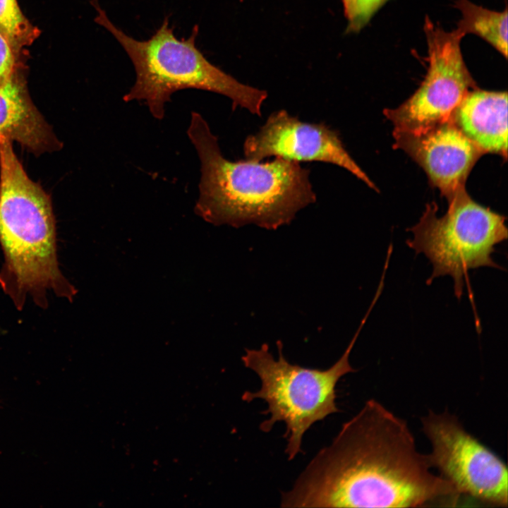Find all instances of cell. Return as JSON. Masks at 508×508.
Returning a JSON list of instances; mask_svg holds the SVG:
<instances>
[{
	"mask_svg": "<svg viewBox=\"0 0 508 508\" xmlns=\"http://www.w3.org/2000/svg\"><path fill=\"white\" fill-rule=\"evenodd\" d=\"M0 34L14 54L24 58V51L38 38L40 30L25 17L17 0H0Z\"/></svg>",
	"mask_w": 508,
	"mask_h": 508,
	"instance_id": "cell-14",
	"label": "cell"
},
{
	"mask_svg": "<svg viewBox=\"0 0 508 508\" xmlns=\"http://www.w3.org/2000/svg\"><path fill=\"white\" fill-rule=\"evenodd\" d=\"M243 150L245 159L253 161L274 157L335 164L378 190L346 150L337 131L323 123L301 121L284 109L270 114L260 130L246 138Z\"/></svg>",
	"mask_w": 508,
	"mask_h": 508,
	"instance_id": "cell-9",
	"label": "cell"
},
{
	"mask_svg": "<svg viewBox=\"0 0 508 508\" xmlns=\"http://www.w3.org/2000/svg\"><path fill=\"white\" fill-rule=\"evenodd\" d=\"M461 18L455 30L462 37L474 34L485 40L504 58L507 57V9L495 11L468 0H456Z\"/></svg>",
	"mask_w": 508,
	"mask_h": 508,
	"instance_id": "cell-13",
	"label": "cell"
},
{
	"mask_svg": "<svg viewBox=\"0 0 508 508\" xmlns=\"http://www.w3.org/2000/svg\"><path fill=\"white\" fill-rule=\"evenodd\" d=\"M371 310L369 307L339 359L325 370L291 364L284 356L280 340L277 341V360L267 344L257 349H246L241 358L243 363L258 375L261 386L256 392H244L242 399L250 402L260 399L267 403V409L261 413L270 416L260 423V430L268 433L276 423H285V453L289 460L302 452L303 437L314 423L339 411L336 404V386L341 377L356 371L349 357Z\"/></svg>",
	"mask_w": 508,
	"mask_h": 508,
	"instance_id": "cell-5",
	"label": "cell"
},
{
	"mask_svg": "<svg viewBox=\"0 0 508 508\" xmlns=\"http://www.w3.org/2000/svg\"><path fill=\"white\" fill-rule=\"evenodd\" d=\"M454 123L483 154L507 157V92L476 88L454 111Z\"/></svg>",
	"mask_w": 508,
	"mask_h": 508,
	"instance_id": "cell-11",
	"label": "cell"
},
{
	"mask_svg": "<svg viewBox=\"0 0 508 508\" xmlns=\"http://www.w3.org/2000/svg\"><path fill=\"white\" fill-rule=\"evenodd\" d=\"M23 58L18 57L6 39L0 34V85L6 83L23 64Z\"/></svg>",
	"mask_w": 508,
	"mask_h": 508,
	"instance_id": "cell-16",
	"label": "cell"
},
{
	"mask_svg": "<svg viewBox=\"0 0 508 508\" xmlns=\"http://www.w3.org/2000/svg\"><path fill=\"white\" fill-rule=\"evenodd\" d=\"M407 422L367 400L288 491L283 507H417L460 496L430 471Z\"/></svg>",
	"mask_w": 508,
	"mask_h": 508,
	"instance_id": "cell-1",
	"label": "cell"
},
{
	"mask_svg": "<svg viewBox=\"0 0 508 508\" xmlns=\"http://www.w3.org/2000/svg\"><path fill=\"white\" fill-rule=\"evenodd\" d=\"M341 1L344 8V16L349 20V23H350L354 17L356 0H341Z\"/></svg>",
	"mask_w": 508,
	"mask_h": 508,
	"instance_id": "cell-17",
	"label": "cell"
},
{
	"mask_svg": "<svg viewBox=\"0 0 508 508\" xmlns=\"http://www.w3.org/2000/svg\"><path fill=\"white\" fill-rule=\"evenodd\" d=\"M0 285L17 308L28 298L46 308L50 293L73 300L77 291L58 263L50 198L28 176L5 138L0 143Z\"/></svg>",
	"mask_w": 508,
	"mask_h": 508,
	"instance_id": "cell-3",
	"label": "cell"
},
{
	"mask_svg": "<svg viewBox=\"0 0 508 508\" xmlns=\"http://www.w3.org/2000/svg\"><path fill=\"white\" fill-rule=\"evenodd\" d=\"M428 68L417 90L384 114L394 131L418 133L451 119L465 95L478 88L461 54L463 38L455 30L447 32L426 17L424 23Z\"/></svg>",
	"mask_w": 508,
	"mask_h": 508,
	"instance_id": "cell-8",
	"label": "cell"
},
{
	"mask_svg": "<svg viewBox=\"0 0 508 508\" xmlns=\"http://www.w3.org/2000/svg\"><path fill=\"white\" fill-rule=\"evenodd\" d=\"M388 0H356V10L353 20L349 23V32H358L362 29L373 15Z\"/></svg>",
	"mask_w": 508,
	"mask_h": 508,
	"instance_id": "cell-15",
	"label": "cell"
},
{
	"mask_svg": "<svg viewBox=\"0 0 508 508\" xmlns=\"http://www.w3.org/2000/svg\"><path fill=\"white\" fill-rule=\"evenodd\" d=\"M448 209L439 217L435 202L428 204L419 222L409 230L413 238L407 246L423 253L433 265L427 280L449 276L454 294L460 299L468 272L482 267L502 270L492 258L495 246L506 241V217L473 200L466 188L447 200Z\"/></svg>",
	"mask_w": 508,
	"mask_h": 508,
	"instance_id": "cell-6",
	"label": "cell"
},
{
	"mask_svg": "<svg viewBox=\"0 0 508 508\" xmlns=\"http://www.w3.org/2000/svg\"><path fill=\"white\" fill-rule=\"evenodd\" d=\"M431 445V468L461 495L495 507L508 504V472L503 460L469 433L447 410H431L421 418Z\"/></svg>",
	"mask_w": 508,
	"mask_h": 508,
	"instance_id": "cell-7",
	"label": "cell"
},
{
	"mask_svg": "<svg viewBox=\"0 0 508 508\" xmlns=\"http://www.w3.org/2000/svg\"><path fill=\"white\" fill-rule=\"evenodd\" d=\"M90 3L97 13L95 23L114 37L133 65L135 80L123 95L124 102H143L155 119L162 120L172 94L192 88L222 95L231 100L234 109L239 106L261 116L267 92L241 83L208 61L195 45L198 25L188 38L178 39L166 16L148 40L140 41L116 27L98 0Z\"/></svg>",
	"mask_w": 508,
	"mask_h": 508,
	"instance_id": "cell-4",
	"label": "cell"
},
{
	"mask_svg": "<svg viewBox=\"0 0 508 508\" xmlns=\"http://www.w3.org/2000/svg\"><path fill=\"white\" fill-rule=\"evenodd\" d=\"M188 136L200 161L197 215L215 226L255 224L268 230L289 224L317 198L310 170L299 162L275 157L262 162L229 161L217 137L198 112H191Z\"/></svg>",
	"mask_w": 508,
	"mask_h": 508,
	"instance_id": "cell-2",
	"label": "cell"
},
{
	"mask_svg": "<svg viewBox=\"0 0 508 508\" xmlns=\"http://www.w3.org/2000/svg\"><path fill=\"white\" fill-rule=\"evenodd\" d=\"M3 138L18 142L38 154L56 147L49 126L28 95L23 64L0 85V143Z\"/></svg>",
	"mask_w": 508,
	"mask_h": 508,
	"instance_id": "cell-12",
	"label": "cell"
},
{
	"mask_svg": "<svg viewBox=\"0 0 508 508\" xmlns=\"http://www.w3.org/2000/svg\"><path fill=\"white\" fill-rule=\"evenodd\" d=\"M393 137L394 147L418 163L447 200L465 188L469 172L483 155L452 119L418 133L393 131Z\"/></svg>",
	"mask_w": 508,
	"mask_h": 508,
	"instance_id": "cell-10",
	"label": "cell"
}]
</instances>
